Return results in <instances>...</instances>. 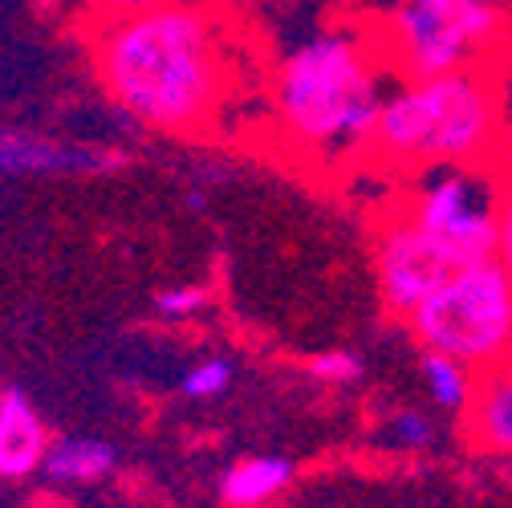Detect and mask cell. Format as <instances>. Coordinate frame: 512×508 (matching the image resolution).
<instances>
[{
	"instance_id": "obj_7",
	"label": "cell",
	"mask_w": 512,
	"mask_h": 508,
	"mask_svg": "<svg viewBox=\"0 0 512 508\" xmlns=\"http://www.w3.org/2000/svg\"><path fill=\"white\" fill-rule=\"evenodd\" d=\"M460 265L447 252L423 236L403 212L387 220L374 244V277H378V297L391 313L411 317L447 277Z\"/></svg>"
},
{
	"instance_id": "obj_11",
	"label": "cell",
	"mask_w": 512,
	"mask_h": 508,
	"mask_svg": "<svg viewBox=\"0 0 512 508\" xmlns=\"http://www.w3.org/2000/svg\"><path fill=\"white\" fill-rule=\"evenodd\" d=\"M118 464V452L110 448L106 439H90V435H70V439H57L45 448L41 460V476L53 484H90L110 476Z\"/></svg>"
},
{
	"instance_id": "obj_20",
	"label": "cell",
	"mask_w": 512,
	"mask_h": 508,
	"mask_svg": "<svg viewBox=\"0 0 512 508\" xmlns=\"http://www.w3.org/2000/svg\"><path fill=\"white\" fill-rule=\"evenodd\" d=\"M500 94H504V126H508V147H512V45L500 53Z\"/></svg>"
},
{
	"instance_id": "obj_3",
	"label": "cell",
	"mask_w": 512,
	"mask_h": 508,
	"mask_svg": "<svg viewBox=\"0 0 512 508\" xmlns=\"http://www.w3.org/2000/svg\"><path fill=\"white\" fill-rule=\"evenodd\" d=\"M508 147L504 94L492 66L395 78L382 98L366 155L399 167L492 163Z\"/></svg>"
},
{
	"instance_id": "obj_9",
	"label": "cell",
	"mask_w": 512,
	"mask_h": 508,
	"mask_svg": "<svg viewBox=\"0 0 512 508\" xmlns=\"http://www.w3.org/2000/svg\"><path fill=\"white\" fill-rule=\"evenodd\" d=\"M476 448L512 460V354L476 374V391L464 411Z\"/></svg>"
},
{
	"instance_id": "obj_12",
	"label": "cell",
	"mask_w": 512,
	"mask_h": 508,
	"mask_svg": "<svg viewBox=\"0 0 512 508\" xmlns=\"http://www.w3.org/2000/svg\"><path fill=\"white\" fill-rule=\"evenodd\" d=\"M289 480H293V464L285 456H252L220 476V496L232 508H261L265 500L281 496Z\"/></svg>"
},
{
	"instance_id": "obj_10",
	"label": "cell",
	"mask_w": 512,
	"mask_h": 508,
	"mask_svg": "<svg viewBox=\"0 0 512 508\" xmlns=\"http://www.w3.org/2000/svg\"><path fill=\"white\" fill-rule=\"evenodd\" d=\"M49 448L45 423L37 415V407L25 399V391H5L0 395V476L5 480H25L33 472H41Z\"/></svg>"
},
{
	"instance_id": "obj_17",
	"label": "cell",
	"mask_w": 512,
	"mask_h": 508,
	"mask_svg": "<svg viewBox=\"0 0 512 508\" xmlns=\"http://www.w3.org/2000/svg\"><path fill=\"white\" fill-rule=\"evenodd\" d=\"M208 305V289L204 285H171L155 293V313L167 317V322H187Z\"/></svg>"
},
{
	"instance_id": "obj_19",
	"label": "cell",
	"mask_w": 512,
	"mask_h": 508,
	"mask_svg": "<svg viewBox=\"0 0 512 508\" xmlns=\"http://www.w3.org/2000/svg\"><path fill=\"white\" fill-rule=\"evenodd\" d=\"M98 5V21H118V17H139V13H151L167 0H94Z\"/></svg>"
},
{
	"instance_id": "obj_4",
	"label": "cell",
	"mask_w": 512,
	"mask_h": 508,
	"mask_svg": "<svg viewBox=\"0 0 512 508\" xmlns=\"http://www.w3.org/2000/svg\"><path fill=\"white\" fill-rule=\"evenodd\" d=\"M508 25V0H395L374 33L399 78H431L492 66Z\"/></svg>"
},
{
	"instance_id": "obj_6",
	"label": "cell",
	"mask_w": 512,
	"mask_h": 508,
	"mask_svg": "<svg viewBox=\"0 0 512 508\" xmlns=\"http://www.w3.org/2000/svg\"><path fill=\"white\" fill-rule=\"evenodd\" d=\"M504 171L488 163L427 167L411 187L403 216L431 236L460 269L492 261L496 252V212H500Z\"/></svg>"
},
{
	"instance_id": "obj_1",
	"label": "cell",
	"mask_w": 512,
	"mask_h": 508,
	"mask_svg": "<svg viewBox=\"0 0 512 508\" xmlns=\"http://www.w3.org/2000/svg\"><path fill=\"white\" fill-rule=\"evenodd\" d=\"M94 70L135 122L163 135H200L228 98V33L200 0L98 21Z\"/></svg>"
},
{
	"instance_id": "obj_16",
	"label": "cell",
	"mask_w": 512,
	"mask_h": 508,
	"mask_svg": "<svg viewBox=\"0 0 512 508\" xmlns=\"http://www.w3.org/2000/svg\"><path fill=\"white\" fill-rule=\"evenodd\" d=\"M362 370H366V362H362L358 350H326V354L309 358V374L322 378V383H330V387H350V383H358Z\"/></svg>"
},
{
	"instance_id": "obj_5",
	"label": "cell",
	"mask_w": 512,
	"mask_h": 508,
	"mask_svg": "<svg viewBox=\"0 0 512 508\" xmlns=\"http://www.w3.org/2000/svg\"><path fill=\"white\" fill-rule=\"evenodd\" d=\"M407 326L423 350L480 374L512 354V281L496 261L464 265L407 317Z\"/></svg>"
},
{
	"instance_id": "obj_18",
	"label": "cell",
	"mask_w": 512,
	"mask_h": 508,
	"mask_svg": "<svg viewBox=\"0 0 512 508\" xmlns=\"http://www.w3.org/2000/svg\"><path fill=\"white\" fill-rule=\"evenodd\" d=\"M492 261L508 273L512 281V167L504 171V187H500V212H496V252Z\"/></svg>"
},
{
	"instance_id": "obj_14",
	"label": "cell",
	"mask_w": 512,
	"mask_h": 508,
	"mask_svg": "<svg viewBox=\"0 0 512 508\" xmlns=\"http://www.w3.org/2000/svg\"><path fill=\"white\" fill-rule=\"evenodd\" d=\"M228 387H232V362H224V358L196 362L183 374V383H179V391L187 399H220Z\"/></svg>"
},
{
	"instance_id": "obj_13",
	"label": "cell",
	"mask_w": 512,
	"mask_h": 508,
	"mask_svg": "<svg viewBox=\"0 0 512 508\" xmlns=\"http://www.w3.org/2000/svg\"><path fill=\"white\" fill-rule=\"evenodd\" d=\"M419 378L427 387V399L447 411V415H464L468 403H472V391H476V370L447 358V354H435V350H423L419 354Z\"/></svg>"
},
{
	"instance_id": "obj_2",
	"label": "cell",
	"mask_w": 512,
	"mask_h": 508,
	"mask_svg": "<svg viewBox=\"0 0 512 508\" xmlns=\"http://www.w3.org/2000/svg\"><path fill=\"white\" fill-rule=\"evenodd\" d=\"M387 53L370 29H322L297 41L273 70V114L289 147L317 163L370 151L391 82Z\"/></svg>"
},
{
	"instance_id": "obj_8",
	"label": "cell",
	"mask_w": 512,
	"mask_h": 508,
	"mask_svg": "<svg viewBox=\"0 0 512 508\" xmlns=\"http://www.w3.org/2000/svg\"><path fill=\"white\" fill-rule=\"evenodd\" d=\"M126 155L114 147L57 143L21 126H0V175L13 179H57V175H110L122 171Z\"/></svg>"
},
{
	"instance_id": "obj_15",
	"label": "cell",
	"mask_w": 512,
	"mask_h": 508,
	"mask_svg": "<svg viewBox=\"0 0 512 508\" xmlns=\"http://www.w3.org/2000/svg\"><path fill=\"white\" fill-rule=\"evenodd\" d=\"M387 435L403 452H427L435 443V423H431V415H423L415 407H403V411H395L387 419Z\"/></svg>"
}]
</instances>
